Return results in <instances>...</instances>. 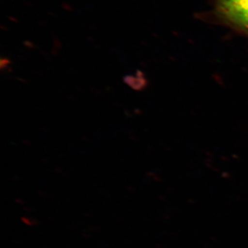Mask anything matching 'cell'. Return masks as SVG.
Wrapping results in <instances>:
<instances>
[{"label":"cell","mask_w":248,"mask_h":248,"mask_svg":"<svg viewBox=\"0 0 248 248\" xmlns=\"http://www.w3.org/2000/svg\"><path fill=\"white\" fill-rule=\"evenodd\" d=\"M244 0H218V8L223 7V6H229V5L237 4Z\"/></svg>","instance_id":"cell-2"},{"label":"cell","mask_w":248,"mask_h":248,"mask_svg":"<svg viewBox=\"0 0 248 248\" xmlns=\"http://www.w3.org/2000/svg\"><path fill=\"white\" fill-rule=\"evenodd\" d=\"M218 10L228 22L248 35V0L223 6Z\"/></svg>","instance_id":"cell-1"}]
</instances>
